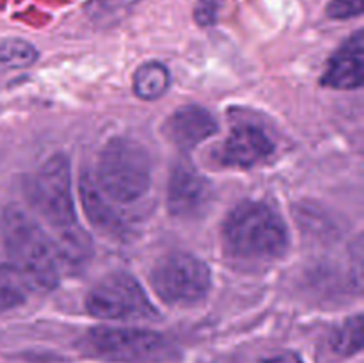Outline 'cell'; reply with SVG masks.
I'll list each match as a JSON object with an SVG mask.
<instances>
[{
    "mask_svg": "<svg viewBox=\"0 0 364 363\" xmlns=\"http://www.w3.org/2000/svg\"><path fill=\"white\" fill-rule=\"evenodd\" d=\"M95 180L107 198L117 203L137 201L151 185L148 149L134 139L114 137L100 153Z\"/></svg>",
    "mask_w": 364,
    "mask_h": 363,
    "instance_id": "3",
    "label": "cell"
},
{
    "mask_svg": "<svg viewBox=\"0 0 364 363\" xmlns=\"http://www.w3.org/2000/svg\"><path fill=\"white\" fill-rule=\"evenodd\" d=\"M28 288L9 263L0 262V313L18 308L27 299Z\"/></svg>",
    "mask_w": 364,
    "mask_h": 363,
    "instance_id": "15",
    "label": "cell"
},
{
    "mask_svg": "<svg viewBox=\"0 0 364 363\" xmlns=\"http://www.w3.org/2000/svg\"><path fill=\"white\" fill-rule=\"evenodd\" d=\"M262 363H304V359H302L297 352L283 351L276 352V354L272 356H267V358L262 359Z\"/></svg>",
    "mask_w": 364,
    "mask_h": 363,
    "instance_id": "20",
    "label": "cell"
},
{
    "mask_svg": "<svg viewBox=\"0 0 364 363\" xmlns=\"http://www.w3.org/2000/svg\"><path fill=\"white\" fill-rule=\"evenodd\" d=\"M274 142L256 125H238L219 149L220 164L230 167H252L272 155Z\"/></svg>",
    "mask_w": 364,
    "mask_h": 363,
    "instance_id": "9",
    "label": "cell"
},
{
    "mask_svg": "<svg viewBox=\"0 0 364 363\" xmlns=\"http://www.w3.org/2000/svg\"><path fill=\"white\" fill-rule=\"evenodd\" d=\"M84 347L98 358L117 363H164L176 356L169 338L139 327H95L84 337Z\"/></svg>",
    "mask_w": 364,
    "mask_h": 363,
    "instance_id": "4",
    "label": "cell"
},
{
    "mask_svg": "<svg viewBox=\"0 0 364 363\" xmlns=\"http://www.w3.org/2000/svg\"><path fill=\"white\" fill-rule=\"evenodd\" d=\"M164 130L174 146L180 149H194L196 146L217 134L219 125L215 117L203 107L185 105L174 110Z\"/></svg>",
    "mask_w": 364,
    "mask_h": 363,
    "instance_id": "10",
    "label": "cell"
},
{
    "mask_svg": "<svg viewBox=\"0 0 364 363\" xmlns=\"http://www.w3.org/2000/svg\"><path fill=\"white\" fill-rule=\"evenodd\" d=\"M4 249L28 290L50 292L59 285L55 251L39 224L20 206H7L0 221Z\"/></svg>",
    "mask_w": 364,
    "mask_h": 363,
    "instance_id": "2",
    "label": "cell"
},
{
    "mask_svg": "<svg viewBox=\"0 0 364 363\" xmlns=\"http://www.w3.org/2000/svg\"><path fill=\"white\" fill-rule=\"evenodd\" d=\"M224 0H198L194 7V18L201 27H212L219 20Z\"/></svg>",
    "mask_w": 364,
    "mask_h": 363,
    "instance_id": "18",
    "label": "cell"
},
{
    "mask_svg": "<svg viewBox=\"0 0 364 363\" xmlns=\"http://www.w3.org/2000/svg\"><path fill=\"white\" fill-rule=\"evenodd\" d=\"M228 255L247 263H269L283 258L290 248V233L283 217L263 201H242L223 224Z\"/></svg>",
    "mask_w": 364,
    "mask_h": 363,
    "instance_id": "1",
    "label": "cell"
},
{
    "mask_svg": "<svg viewBox=\"0 0 364 363\" xmlns=\"http://www.w3.org/2000/svg\"><path fill=\"white\" fill-rule=\"evenodd\" d=\"M80 198L85 216L100 231L112 235L123 231V219L109 205V198L100 191L95 177L87 173L80 178Z\"/></svg>",
    "mask_w": 364,
    "mask_h": 363,
    "instance_id": "12",
    "label": "cell"
},
{
    "mask_svg": "<svg viewBox=\"0 0 364 363\" xmlns=\"http://www.w3.org/2000/svg\"><path fill=\"white\" fill-rule=\"evenodd\" d=\"M215 199V187L194 164L181 160L173 167L167 187V209L178 219L203 217Z\"/></svg>",
    "mask_w": 364,
    "mask_h": 363,
    "instance_id": "8",
    "label": "cell"
},
{
    "mask_svg": "<svg viewBox=\"0 0 364 363\" xmlns=\"http://www.w3.org/2000/svg\"><path fill=\"white\" fill-rule=\"evenodd\" d=\"M171 75L166 64L149 60L134 75V93L142 100H156L169 89Z\"/></svg>",
    "mask_w": 364,
    "mask_h": 363,
    "instance_id": "14",
    "label": "cell"
},
{
    "mask_svg": "<svg viewBox=\"0 0 364 363\" xmlns=\"http://www.w3.org/2000/svg\"><path fill=\"white\" fill-rule=\"evenodd\" d=\"M52 246L57 262H63L70 267L85 265L92 256L91 237L78 224L59 231V238Z\"/></svg>",
    "mask_w": 364,
    "mask_h": 363,
    "instance_id": "13",
    "label": "cell"
},
{
    "mask_svg": "<svg viewBox=\"0 0 364 363\" xmlns=\"http://www.w3.org/2000/svg\"><path fill=\"white\" fill-rule=\"evenodd\" d=\"M151 283L162 301L174 306H194L205 301L212 288V270L206 262L188 253L164 256L151 273Z\"/></svg>",
    "mask_w": 364,
    "mask_h": 363,
    "instance_id": "7",
    "label": "cell"
},
{
    "mask_svg": "<svg viewBox=\"0 0 364 363\" xmlns=\"http://www.w3.org/2000/svg\"><path fill=\"white\" fill-rule=\"evenodd\" d=\"M363 70L364 39L363 32L358 31L331 57L326 75L322 77V84L341 91L359 89L363 85Z\"/></svg>",
    "mask_w": 364,
    "mask_h": 363,
    "instance_id": "11",
    "label": "cell"
},
{
    "mask_svg": "<svg viewBox=\"0 0 364 363\" xmlns=\"http://www.w3.org/2000/svg\"><path fill=\"white\" fill-rule=\"evenodd\" d=\"M363 13V0H331L327 14L334 20H348Z\"/></svg>",
    "mask_w": 364,
    "mask_h": 363,
    "instance_id": "19",
    "label": "cell"
},
{
    "mask_svg": "<svg viewBox=\"0 0 364 363\" xmlns=\"http://www.w3.org/2000/svg\"><path fill=\"white\" fill-rule=\"evenodd\" d=\"M85 310L89 315L103 320H151L159 317L141 283L121 270L103 276L87 292Z\"/></svg>",
    "mask_w": 364,
    "mask_h": 363,
    "instance_id": "6",
    "label": "cell"
},
{
    "mask_svg": "<svg viewBox=\"0 0 364 363\" xmlns=\"http://www.w3.org/2000/svg\"><path fill=\"white\" fill-rule=\"evenodd\" d=\"M27 196L39 216L59 231L77 224L70 160L55 155L46 160L27 182Z\"/></svg>",
    "mask_w": 364,
    "mask_h": 363,
    "instance_id": "5",
    "label": "cell"
},
{
    "mask_svg": "<svg viewBox=\"0 0 364 363\" xmlns=\"http://www.w3.org/2000/svg\"><path fill=\"white\" fill-rule=\"evenodd\" d=\"M331 345L340 356H354L363 349V315L345 320L331 337Z\"/></svg>",
    "mask_w": 364,
    "mask_h": 363,
    "instance_id": "16",
    "label": "cell"
},
{
    "mask_svg": "<svg viewBox=\"0 0 364 363\" xmlns=\"http://www.w3.org/2000/svg\"><path fill=\"white\" fill-rule=\"evenodd\" d=\"M38 50L25 39H4L0 41V64L7 68H28L38 60Z\"/></svg>",
    "mask_w": 364,
    "mask_h": 363,
    "instance_id": "17",
    "label": "cell"
}]
</instances>
